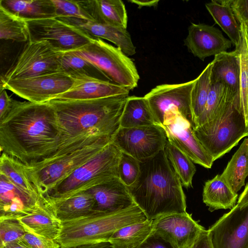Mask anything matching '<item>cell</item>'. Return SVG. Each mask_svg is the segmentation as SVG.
I'll return each instance as SVG.
<instances>
[{"label": "cell", "instance_id": "cell-1", "mask_svg": "<svg viewBox=\"0 0 248 248\" xmlns=\"http://www.w3.org/2000/svg\"><path fill=\"white\" fill-rule=\"evenodd\" d=\"M64 142L56 111L49 102L16 100L0 121L1 153L26 165L46 158Z\"/></svg>", "mask_w": 248, "mask_h": 248}, {"label": "cell", "instance_id": "cell-2", "mask_svg": "<svg viewBox=\"0 0 248 248\" xmlns=\"http://www.w3.org/2000/svg\"><path fill=\"white\" fill-rule=\"evenodd\" d=\"M128 188L135 203L147 220L186 212L182 184L164 149L140 163L139 178Z\"/></svg>", "mask_w": 248, "mask_h": 248}, {"label": "cell", "instance_id": "cell-3", "mask_svg": "<svg viewBox=\"0 0 248 248\" xmlns=\"http://www.w3.org/2000/svg\"><path fill=\"white\" fill-rule=\"evenodd\" d=\"M128 96L89 100L54 99L49 102L56 111L63 140L67 141L93 131L113 137L120 127Z\"/></svg>", "mask_w": 248, "mask_h": 248}, {"label": "cell", "instance_id": "cell-4", "mask_svg": "<svg viewBox=\"0 0 248 248\" xmlns=\"http://www.w3.org/2000/svg\"><path fill=\"white\" fill-rule=\"evenodd\" d=\"M112 139L96 131L73 138L46 158L26 165L27 172L35 186L45 196L112 142Z\"/></svg>", "mask_w": 248, "mask_h": 248}, {"label": "cell", "instance_id": "cell-5", "mask_svg": "<svg viewBox=\"0 0 248 248\" xmlns=\"http://www.w3.org/2000/svg\"><path fill=\"white\" fill-rule=\"evenodd\" d=\"M146 220L137 205L114 214L94 213L62 222L61 232L56 240L60 248L107 242L117 230Z\"/></svg>", "mask_w": 248, "mask_h": 248}, {"label": "cell", "instance_id": "cell-6", "mask_svg": "<svg viewBox=\"0 0 248 248\" xmlns=\"http://www.w3.org/2000/svg\"><path fill=\"white\" fill-rule=\"evenodd\" d=\"M193 129L214 161L229 152L248 136V124L238 96L228 103L217 118Z\"/></svg>", "mask_w": 248, "mask_h": 248}, {"label": "cell", "instance_id": "cell-7", "mask_svg": "<svg viewBox=\"0 0 248 248\" xmlns=\"http://www.w3.org/2000/svg\"><path fill=\"white\" fill-rule=\"evenodd\" d=\"M122 153L111 142L45 196L52 201L61 200L113 177H118V168Z\"/></svg>", "mask_w": 248, "mask_h": 248}, {"label": "cell", "instance_id": "cell-8", "mask_svg": "<svg viewBox=\"0 0 248 248\" xmlns=\"http://www.w3.org/2000/svg\"><path fill=\"white\" fill-rule=\"evenodd\" d=\"M70 52L90 62L110 82L129 91L138 86L140 76L135 63L120 47L93 38L87 45Z\"/></svg>", "mask_w": 248, "mask_h": 248}, {"label": "cell", "instance_id": "cell-9", "mask_svg": "<svg viewBox=\"0 0 248 248\" xmlns=\"http://www.w3.org/2000/svg\"><path fill=\"white\" fill-rule=\"evenodd\" d=\"M63 54L45 41H29L15 64L1 76L0 80L6 81L61 71Z\"/></svg>", "mask_w": 248, "mask_h": 248}, {"label": "cell", "instance_id": "cell-10", "mask_svg": "<svg viewBox=\"0 0 248 248\" xmlns=\"http://www.w3.org/2000/svg\"><path fill=\"white\" fill-rule=\"evenodd\" d=\"M73 82L70 76L59 71L24 78L0 80V90L8 89L28 101L43 103L68 91Z\"/></svg>", "mask_w": 248, "mask_h": 248}, {"label": "cell", "instance_id": "cell-11", "mask_svg": "<svg viewBox=\"0 0 248 248\" xmlns=\"http://www.w3.org/2000/svg\"><path fill=\"white\" fill-rule=\"evenodd\" d=\"M30 42L45 41L62 52L76 50L91 42L92 37L76 27L58 18L26 21Z\"/></svg>", "mask_w": 248, "mask_h": 248}, {"label": "cell", "instance_id": "cell-12", "mask_svg": "<svg viewBox=\"0 0 248 248\" xmlns=\"http://www.w3.org/2000/svg\"><path fill=\"white\" fill-rule=\"evenodd\" d=\"M167 140L163 128L154 124L131 128L120 127L112 137V143L122 153L142 162L164 150Z\"/></svg>", "mask_w": 248, "mask_h": 248}, {"label": "cell", "instance_id": "cell-13", "mask_svg": "<svg viewBox=\"0 0 248 248\" xmlns=\"http://www.w3.org/2000/svg\"><path fill=\"white\" fill-rule=\"evenodd\" d=\"M196 79L179 84H163L152 89L144 97L147 100L156 125L161 126L166 111L177 110L192 124L191 93Z\"/></svg>", "mask_w": 248, "mask_h": 248}, {"label": "cell", "instance_id": "cell-14", "mask_svg": "<svg viewBox=\"0 0 248 248\" xmlns=\"http://www.w3.org/2000/svg\"><path fill=\"white\" fill-rule=\"evenodd\" d=\"M161 127L168 140L186 154L193 163L207 169L211 168L214 162L212 157L195 136L192 124L177 110L172 108L166 112Z\"/></svg>", "mask_w": 248, "mask_h": 248}, {"label": "cell", "instance_id": "cell-15", "mask_svg": "<svg viewBox=\"0 0 248 248\" xmlns=\"http://www.w3.org/2000/svg\"><path fill=\"white\" fill-rule=\"evenodd\" d=\"M208 231L213 248H248V203L236 205Z\"/></svg>", "mask_w": 248, "mask_h": 248}, {"label": "cell", "instance_id": "cell-16", "mask_svg": "<svg viewBox=\"0 0 248 248\" xmlns=\"http://www.w3.org/2000/svg\"><path fill=\"white\" fill-rule=\"evenodd\" d=\"M204 229L186 212L164 215L153 221V232L174 248H189Z\"/></svg>", "mask_w": 248, "mask_h": 248}, {"label": "cell", "instance_id": "cell-17", "mask_svg": "<svg viewBox=\"0 0 248 248\" xmlns=\"http://www.w3.org/2000/svg\"><path fill=\"white\" fill-rule=\"evenodd\" d=\"M184 45L195 57L204 61L206 57L226 52L232 42L213 26L192 23L188 28Z\"/></svg>", "mask_w": 248, "mask_h": 248}, {"label": "cell", "instance_id": "cell-18", "mask_svg": "<svg viewBox=\"0 0 248 248\" xmlns=\"http://www.w3.org/2000/svg\"><path fill=\"white\" fill-rule=\"evenodd\" d=\"M88 190L94 197V210L97 214H114L137 205L128 187L118 177L95 185Z\"/></svg>", "mask_w": 248, "mask_h": 248}, {"label": "cell", "instance_id": "cell-19", "mask_svg": "<svg viewBox=\"0 0 248 248\" xmlns=\"http://www.w3.org/2000/svg\"><path fill=\"white\" fill-rule=\"evenodd\" d=\"M45 196L37 199L22 191L0 174V219H18L34 210Z\"/></svg>", "mask_w": 248, "mask_h": 248}, {"label": "cell", "instance_id": "cell-20", "mask_svg": "<svg viewBox=\"0 0 248 248\" xmlns=\"http://www.w3.org/2000/svg\"><path fill=\"white\" fill-rule=\"evenodd\" d=\"M71 88L55 99L63 100H89L110 96L129 95L127 89L108 80L79 76L72 78Z\"/></svg>", "mask_w": 248, "mask_h": 248}, {"label": "cell", "instance_id": "cell-21", "mask_svg": "<svg viewBox=\"0 0 248 248\" xmlns=\"http://www.w3.org/2000/svg\"><path fill=\"white\" fill-rule=\"evenodd\" d=\"M58 18L76 27L92 37L110 41L128 56L134 55L136 52V47L126 29L75 17Z\"/></svg>", "mask_w": 248, "mask_h": 248}, {"label": "cell", "instance_id": "cell-22", "mask_svg": "<svg viewBox=\"0 0 248 248\" xmlns=\"http://www.w3.org/2000/svg\"><path fill=\"white\" fill-rule=\"evenodd\" d=\"M86 20L127 28V15L121 0H77Z\"/></svg>", "mask_w": 248, "mask_h": 248}, {"label": "cell", "instance_id": "cell-23", "mask_svg": "<svg viewBox=\"0 0 248 248\" xmlns=\"http://www.w3.org/2000/svg\"><path fill=\"white\" fill-rule=\"evenodd\" d=\"M18 220L26 232L55 240L62 228V222L56 217L46 196L34 210Z\"/></svg>", "mask_w": 248, "mask_h": 248}, {"label": "cell", "instance_id": "cell-24", "mask_svg": "<svg viewBox=\"0 0 248 248\" xmlns=\"http://www.w3.org/2000/svg\"><path fill=\"white\" fill-rule=\"evenodd\" d=\"M212 62L211 84L221 83L239 96L240 71L237 50L216 55Z\"/></svg>", "mask_w": 248, "mask_h": 248}, {"label": "cell", "instance_id": "cell-25", "mask_svg": "<svg viewBox=\"0 0 248 248\" xmlns=\"http://www.w3.org/2000/svg\"><path fill=\"white\" fill-rule=\"evenodd\" d=\"M49 201L56 217L62 222L95 213L94 210L95 200L88 190L79 192L61 200Z\"/></svg>", "mask_w": 248, "mask_h": 248}, {"label": "cell", "instance_id": "cell-26", "mask_svg": "<svg viewBox=\"0 0 248 248\" xmlns=\"http://www.w3.org/2000/svg\"><path fill=\"white\" fill-rule=\"evenodd\" d=\"M0 7L26 21L57 18L52 0H0Z\"/></svg>", "mask_w": 248, "mask_h": 248}, {"label": "cell", "instance_id": "cell-27", "mask_svg": "<svg viewBox=\"0 0 248 248\" xmlns=\"http://www.w3.org/2000/svg\"><path fill=\"white\" fill-rule=\"evenodd\" d=\"M0 174L5 176L17 188L38 200L45 197L31 181L26 164L4 153H1L0 158Z\"/></svg>", "mask_w": 248, "mask_h": 248}, {"label": "cell", "instance_id": "cell-28", "mask_svg": "<svg viewBox=\"0 0 248 248\" xmlns=\"http://www.w3.org/2000/svg\"><path fill=\"white\" fill-rule=\"evenodd\" d=\"M231 2V0H213L206 3L205 7L215 23L228 35L236 48L241 40V28Z\"/></svg>", "mask_w": 248, "mask_h": 248}, {"label": "cell", "instance_id": "cell-29", "mask_svg": "<svg viewBox=\"0 0 248 248\" xmlns=\"http://www.w3.org/2000/svg\"><path fill=\"white\" fill-rule=\"evenodd\" d=\"M237 193H234L221 175L206 181L203 187L202 200L209 210L232 209L236 205Z\"/></svg>", "mask_w": 248, "mask_h": 248}, {"label": "cell", "instance_id": "cell-30", "mask_svg": "<svg viewBox=\"0 0 248 248\" xmlns=\"http://www.w3.org/2000/svg\"><path fill=\"white\" fill-rule=\"evenodd\" d=\"M221 176L234 193L245 185L248 176V138L244 139Z\"/></svg>", "mask_w": 248, "mask_h": 248}, {"label": "cell", "instance_id": "cell-31", "mask_svg": "<svg viewBox=\"0 0 248 248\" xmlns=\"http://www.w3.org/2000/svg\"><path fill=\"white\" fill-rule=\"evenodd\" d=\"M153 221L146 220L117 230L108 240L112 248H139L152 233Z\"/></svg>", "mask_w": 248, "mask_h": 248}, {"label": "cell", "instance_id": "cell-32", "mask_svg": "<svg viewBox=\"0 0 248 248\" xmlns=\"http://www.w3.org/2000/svg\"><path fill=\"white\" fill-rule=\"evenodd\" d=\"M237 96L228 87L221 83L211 84L204 109L193 127L201 126L217 118L228 103Z\"/></svg>", "mask_w": 248, "mask_h": 248}, {"label": "cell", "instance_id": "cell-33", "mask_svg": "<svg viewBox=\"0 0 248 248\" xmlns=\"http://www.w3.org/2000/svg\"><path fill=\"white\" fill-rule=\"evenodd\" d=\"M156 124L149 104L144 98L129 96L121 118L120 127L131 128Z\"/></svg>", "mask_w": 248, "mask_h": 248}, {"label": "cell", "instance_id": "cell-34", "mask_svg": "<svg viewBox=\"0 0 248 248\" xmlns=\"http://www.w3.org/2000/svg\"><path fill=\"white\" fill-rule=\"evenodd\" d=\"M241 28V37L238 51L240 65V91L239 100L248 124V24L238 19Z\"/></svg>", "mask_w": 248, "mask_h": 248}, {"label": "cell", "instance_id": "cell-35", "mask_svg": "<svg viewBox=\"0 0 248 248\" xmlns=\"http://www.w3.org/2000/svg\"><path fill=\"white\" fill-rule=\"evenodd\" d=\"M164 151L182 185L186 188L191 187L192 179L196 171L193 161L186 154L168 140Z\"/></svg>", "mask_w": 248, "mask_h": 248}, {"label": "cell", "instance_id": "cell-36", "mask_svg": "<svg viewBox=\"0 0 248 248\" xmlns=\"http://www.w3.org/2000/svg\"><path fill=\"white\" fill-rule=\"evenodd\" d=\"M0 38L17 42L29 40L27 21L0 7Z\"/></svg>", "mask_w": 248, "mask_h": 248}, {"label": "cell", "instance_id": "cell-37", "mask_svg": "<svg viewBox=\"0 0 248 248\" xmlns=\"http://www.w3.org/2000/svg\"><path fill=\"white\" fill-rule=\"evenodd\" d=\"M61 71L68 75L72 78L85 76L108 80L94 64L72 52L63 53Z\"/></svg>", "mask_w": 248, "mask_h": 248}, {"label": "cell", "instance_id": "cell-38", "mask_svg": "<svg viewBox=\"0 0 248 248\" xmlns=\"http://www.w3.org/2000/svg\"><path fill=\"white\" fill-rule=\"evenodd\" d=\"M212 67L211 62L195 79V83L191 93V100L193 126L204 109L210 91Z\"/></svg>", "mask_w": 248, "mask_h": 248}, {"label": "cell", "instance_id": "cell-39", "mask_svg": "<svg viewBox=\"0 0 248 248\" xmlns=\"http://www.w3.org/2000/svg\"><path fill=\"white\" fill-rule=\"evenodd\" d=\"M140 163L131 156L122 153L118 168V177L127 187L132 186L138 179Z\"/></svg>", "mask_w": 248, "mask_h": 248}, {"label": "cell", "instance_id": "cell-40", "mask_svg": "<svg viewBox=\"0 0 248 248\" xmlns=\"http://www.w3.org/2000/svg\"><path fill=\"white\" fill-rule=\"evenodd\" d=\"M26 231L16 218L0 219V248L8 243L20 240Z\"/></svg>", "mask_w": 248, "mask_h": 248}, {"label": "cell", "instance_id": "cell-41", "mask_svg": "<svg viewBox=\"0 0 248 248\" xmlns=\"http://www.w3.org/2000/svg\"><path fill=\"white\" fill-rule=\"evenodd\" d=\"M56 11L57 18L75 17L85 19L77 0H52Z\"/></svg>", "mask_w": 248, "mask_h": 248}, {"label": "cell", "instance_id": "cell-42", "mask_svg": "<svg viewBox=\"0 0 248 248\" xmlns=\"http://www.w3.org/2000/svg\"><path fill=\"white\" fill-rule=\"evenodd\" d=\"M30 248H59L60 246L55 240L26 232L20 240Z\"/></svg>", "mask_w": 248, "mask_h": 248}, {"label": "cell", "instance_id": "cell-43", "mask_svg": "<svg viewBox=\"0 0 248 248\" xmlns=\"http://www.w3.org/2000/svg\"><path fill=\"white\" fill-rule=\"evenodd\" d=\"M139 248H174L168 242L152 231Z\"/></svg>", "mask_w": 248, "mask_h": 248}, {"label": "cell", "instance_id": "cell-44", "mask_svg": "<svg viewBox=\"0 0 248 248\" xmlns=\"http://www.w3.org/2000/svg\"><path fill=\"white\" fill-rule=\"evenodd\" d=\"M231 4L236 18L248 24V0H231Z\"/></svg>", "mask_w": 248, "mask_h": 248}, {"label": "cell", "instance_id": "cell-45", "mask_svg": "<svg viewBox=\"0 0 248 248\" xmlns=\"http://www.w3.org/2000/svg\"><path fill=\"white\" fill-rule=\"evenodd\" d=\"M0 121H1L10 112L16 100L8 95L5 90H0Z\"/></svg>", "mask_w": 248, "mask_h": 248}, {"label": "cell", "instance_id": "cell-46", "mask_svg": "<svg viewBox=\"0 0 248 248\" xmlns=\"http://www.w3.org/2000/svg\"><path fill=\"white\" fill-rule=\"evenodd\" d=\"M189 248H213L208 230H203Z\"/></svg>", "mask_w": 248, "mask_h": 248}, {"label": "cell", "instance_id": "cell-47", "mask_svg": "<svg viewBox=\"0 0 248 248\" xmlns=\"http://www.w3.org/2000/svg\"><path fill=\"white\" fill-rule=\"evenodd\" d=\"M67 248H112V247L110 243L108 241H107L79 245Z\"/></svg>", "mask_w": 248, "mask_h": 248}, {"label": "cell", "instance_id": "cell-48", "mask_svg": "<svg viewBox=\"0 0 248 248\" xmlns=\"http://www.w3.org/2000/svg\"><path fill=\"white\" fill-rule=\"evenodd\" d=\"M128 1L138 5L139 8L143 6L155 7L159 2L158 0H130Z\"/></svg>", "mask_w": 248, "mask_h": 248}, {"label": "cell", "instance_id": "cell-49", "mask_svg": "<svg viewBox=\"0 0 248 248\" xmlns=\"http://www.w3.org/2000/svg\"><path fill=\"white\" fill-rule=\"evenodd\" d=\"M248 203V183L241 195L239 196L236 205L242 206Z\"/></svg>", "mask_w": 248, "mask_h": 248}, {"label": "cell", "instance_id": "cell-50", "mask_svg": "<svg viewBox=\"0 0 248 248\" xmlns=\"http://www.w3.org/2000/svg\"><path fill=\"white\" fill-rule=\"evenodd\" d=\"M0 248H30L21 241H14L0 247Z\"/></svg>", "mask_w": 248, "mask_h": 248}]
</instances>
